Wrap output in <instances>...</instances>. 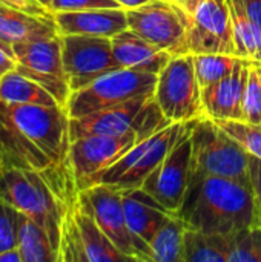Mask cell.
<instances>
[{
    "label": "cell",
    "instance_id": "20",
    "mask_svg": "<svg viewBox=\"0 0 261 262\" xmlns=\"http://www.w3.org/2000/svg\"><path fill=\"white\" fill-rule=\"evenodd\" d=\"M111 40L118 68L158 74L172 57V54L151 45L131 29L122 31Z\"/></svg>",
    "mask_w": 261,
    "mask_h": 262
},
{
    "label": "cell",
    "instance_id": "1",
    "mask_svg": "<svg viewBox=\"0 0 261 262\" xmlns=\"http://www.w3.org/2000/svg\"><path fill=\"white\" fill-rule=\"evenodd\" d=\"M177 215L188 229L223 236L261 226L252 187L214 175L191 178L183 207Z\"/></svg>",
    "mask_w": 261,
    "mask_h": 262
},
{
    "label": "cell",
    "instance_id": "13",
    "mask_svg": "<svg viewBox=\"0 0 261 262\" xmlns=\"http://www.w3.org/2000/svg\"><path fill=\"white\" fill-rule=\"evenodd\" d=\"M195 121V120H194ZM194 124V123H192ZM192 126L182 135L166 158L145 180L142 189L154 196L168 212L177 215L185 203L192 173Z\"/></svg>",
    "mask_w": 261,
    "mask_h": 262
},
{
    "label": "cell",
    "instance_id": "38",
    "mask_svg": "<svg viewBox=\"0 0 261 262\" xmlns=\"http://www.w3.org/2000/svg\"><path fill=\"white\" fill-rule=\"evenodd\" d=\"M172 3H175L177 6H180L182 9H185L189 15L198 8V5L203 2V0H171Z\"/></svg>",
    "mask_w": 261,
    "mask_h": 262
},
{
    "label": "cell",
    "instance_id": "28",
    "mask_svg": "<svg viewBox=\"0 0 261 262\" xmlns=\"http://www.w3.org/2000/svg\"><path fill=\"white\" fill-rule=\"evenodd\" d=\"M237 55L226 54H195L194 55V68L198 84L202 89L215 84L229 75L237 63Z\"/></svg>",
    "mask_w": 261,
    "mask_h": 262
},
{
    "label": "cell",
    "instance_id": "25",
    "mask_svg": "<svg viewBox=\"0 0 261 262\" xmlns=\"http://www.w3.org/2000/svg\"><path fill=\"white\" fill-rule=\"evenodd\" d=\"M232 18L235 55L261 61V28L248 15L242 0H228Z\"/></svg>",
    "mask_w": 261,
    "mask_h": 262
},
{
    "label": "cell",
    "instance_id": "41",
    "mask_svg": "<svg viewBox=\"0 0 261 262\" xmlns=\"http://www.w3.org/2000/svg\"><path fill=\"white\" fill-rule=\"evenodd\" d=\"M38 2H40L42 5H45V6H46V8L49 9V5H51V0H38Z\"/></svg>",
    "mask_w": 261,
    "mask_h": 262
},
{
    "label": "cell",
    "instance_id": "21",
    "mask_svg": "<svg viewBox=\"0 0 261 262\" xmlns=\"http://www.w3.org/2000/svg\"><path fill=\"white\" fill-rule=\"evenodd\" d=\"M57 34L54 15L43 17L0 5V41L12 46Z\"/></svg>",
    "mask_w": 261,
    "mask_h": 262
},
{
    "label": "cell",
    "instance_id": "35",
    "mask_svg": "<svg viewBox=\"0 0 261 262\" xmlns=\"http://www.w3.org/2000/svg\"><path fill=\"white\" fill-rule=\"evenodd\" d=\"M249 177H251V187L261 213V160L251 154H249Z\"/></svg>",
    "mask_w": 261,
    "mask_h": 262
},
{
    "label": "cell",
    "instance_id": "26",
    "mask_svg": "<svg viewBox=\"0 0 261 262\" xmlns=\"http://www.w3.org/2000/svg\"><path fill=\"white\" fill-rule=\"evenodd\" d=\"M229 236L203 233L186 227L182 262H228Z\"/></svg>",
    "mask_w": 261,
    "mask_h": 262
},
{
    "label": "cell",
    "instance_id": "30",
    "mask_svg": "<svg viewBox=\"0 0 261 262\" xmlns=\"http://www.w3.org/2000/svg\"><path fill=\"white\" fill-rule=\"evenodd\" d=\"M242 121L261 124V61L251 60L243 92Z\"/></svg>",
    "mask_w": 261,
    "mask_h": 262
},
{
    "label": "cell",
    "instance_id": "9",
    "mask_svg": "<svg viewBox=\"0 0 261 262\" xmlns=\"http://www.w3.org/2000/svg\"><path fill=\"white\" fill-rule=\"evenodd\" d=\"M123 189L109 184H94L78 192L80 204L94 218L98 227L115 244V247L131 261L151 262L149 247L131 232L123 201Z\"/></svg>",
    "mask_w": 261,
    "mask_h": 262
},
{
    "label": "cell",
    "instance_id": "15",
    "mask_svg": "<svg viewBox=\"0 0 261 262\" xmlns=\"http://www.w3.org/2000/svg\"><path fill=\"white\" fill-rule=\"evenodd\" d=\"M140 140L137 134L89 135L72 140L68 150V166L77 189L85 190L98 173L120 160Z\"/></svg>",
    "mask_w": 261,
    "mask_h": 262
},
{
    "label": "cell",
    "instance_id": "40",
    "mask_svg": "<svg viewBox=\"0 0 261 262\" xmlns=\"http://www.w3.org/2000/svg\"><path fill=\"white\" fill-rule=\"evenodd\" d=\"M123 9H132V8H138L148 2H152V0H115Z\"/></svg>",
    "mask_w": 261,
    "mask_h": 262
},
{
    "label": "cell",
    "instance_id": "33",
    "mask_svg": "<svg viewBox=\"0 0 261 262\" xmlns=\"http://www.w3.org/2000/svg\"><path fill=\"white\" fill-rule=\"evenodd\" d=\"M95 8H122L115 0H51L49 11L65 12V11H85Z\"/></svg>",
    "mask_w": 261,
    "mask_h": 262
},
{
    "label": "cell",
    "instance_id": "12",
    "mask_svg": "<svg viewBox=\"0 0 261 262\" xmlns=\"http://www.w3.org/2000/svg\"><path fill=\"white\" fill-rule=\"evenodd\" d=\"M62 57L71 92L118 69L112 52V40L108 37L82 34L62 35Z\"/></svg>",
    "mask_w": 261,
    "mask_h": 262
},
{
    "label": "cell",
    "instance_id": "5",
    "mask_svg": "<svg viewBox=\"0 0 261 262\" xmlns=\"http://www.w3.org/2000/svg\"><path fill=\"white\" fill-rule=\"evenodd\" d=\"M192 123L194 120L188 123H171L157 134L137 141L120 160L98 173L88 187L94 184H109L123 190L142 187L145 180L158 167Z\"/></svg>",
    "mask_w": 261,
    "mask_h": 262
},
{
    "label": "cell",
    "instance_id": "34",
    "mask_svg": "<svg viewBox=\"0 0 261 262\" xmlns=\"http://www.w3.org/2000/svg\"><path fill=\"white\" fill-rule=\"evenodd\" d=\"M0 5L3 6H9V8H15L29 14H35V15H43V17H51L54 15L45 5H42L38 0H0Z\"/></svg>",
    "mask_w": 261,
    "mask_h": 262
},
{
    "label": "cell",
    "instance_id": "7",
    "mask_svg": "<svg viewBox=\"0 0 261 262\" xmlns=\"http://www.w3.org/2000/svg\"><path fill=\"white\" fill-rule=\"evenodd\" d=\"M154 100L171 123H188L205 117L192 54H177L169 58L157 74Z\"/></svg>",
    "mask_w": 261,
    "mask_h": 262
},
{
    "label": "cell",
    "instance_id": "19",
    "mask_svg": "<svg viewBox=\"0 0 261 262\" xmlns=\"http://www.w3.org/2000/svg\"><path fill=\"white\" fill-rule=\"evenodd\" d=\"M122 201L131 232L148 247L157 230L174 215L142 187L125 189L122 192Z\"/></svg>",
    "mask_w": 261,
    "mask_h": 262
},
{
    "label": "cell",
    "instance_id": "27",
    "mask_svg": "<svg viewBox=\"0 0 261 262\" xmlns=\"http://www.w3.org/2000/svg\"><path fill=\"white\" fill-rule=\"evenodd\" d=\"M186 224L180 215H171L149 243L151 262H182Z\"/></svg>",
    "mask_w": 261,
    "mask_h": 262
},
{
    "label": "cell",
    "instance_id": "31",
    "mask_svg": "<svg viewBox=\"0 0 261 262\" xmlns=\"http://www.w3.org/2000/svg\"><path fill=\"white\" fill-rule=\"evenodd\" d=\"M234 140H237L243 149L261 160V124H252L242 120L217 121Z\"/></svg>",
    "mask_w": 261,
    "mask_h": 262
},
{
    "label": "cell",
    "instance_id": "36",
    "mask_svg": "<svg viewBox=\"0 0 261 262\" xmlns=\"http://www.w3.org/2000/svg\"><path fill=\"white\" fill-rule=\"evenodd\" d=\"M17 68V61L14 57V51L11 45H6L0 41V77H3L6 72Z\"/></svg>",
    "mask_w": 261,
    "mask_h": 262
},
{
    "label": "cell",
    "instance_id": "8",
    "mask_svg": "<svg viewBox=\"0 0 261 262\" xmlns=\"http://www.w3.org/2000/svg\"><path fill=\"white\" fill-rule=\"evenodd\" d=\"M5 109L20 134L34 143L55 166L68 164L71 138L66 107L58 104L45 106L5 103Z\"/></svg>",
    "mask_w": 261,
    "mask_h": 262
},
{
    "label": "cell",
    "instance_id": "14",
    "mask_svg": "<svg viewBox=\"0 0 261 262\" xmlns=\"http://www.w3.org/2000/svg\"><path fill=\"white\" fill-rule=\"evenodd\" d=\"M183 54L235 55L232 18L228 0H203L189 15Z\"/></svg>",
    "mask_w": 261,
    "mask_h": 262
},
{
    "label": "cell",
    "instance_id": "29",
    "mask_svg": "<svg viewBox=\"0 0 261 262\" xmlns=\"http://www.w3.org/2000/svg\"><path fill=\"white\" fill-rule=\"evenodd\" d=\"M228 262H261V226L238 230L229 236Z\"/></svg>",
    "mask_w": 261,
    "mask_h": 262
},
{
    "label": "cell",
    "instance_id": "3",
    "mask_svg": "<svg viewBox=\"0 0 261 262\" xmlns=\"http://www.w3.org/2000/svg\"><path fill=\"white\" fill-rule=\"evenodd\" d=\"M169 124L171 121L163 115L154 94H151L78 118H69V138L72 141L89 135L137 134L145 140Z\"/></svg>",
    "mask_w": 261,
    "mask_h": 262
},
{
    "label": "cell",
    "instance_id": "24",
    "mask_svg": "<svg viewBox=\"0 0 261 262\" xmlns=\"http://www.w3.org/2000/svg\"><path fill=\"white\" fill-rule=\"evenodd\" d=\"M0 101L11 104H58V101L43 86L17 69L0 77Z\"/></svg>",
    "mask_w": 261,
    "mask_h": 262
},
{
    "label": "cell",
    "instance_id": "23",
    "mask_svg": "<svg viewBox=\"0 0 261 262\" xmlns=\"http://www.w3.org/2000/svg\"><path fill=\"white\" fill-rule=\"evenodd\" d=\"M17 249L23 262H58V253L46 230L20 212L17 216Z\"/></svg>",
    "mask_w": 261,
    "mask_h": 262
},
{
    "label": "cell",
    "instance_id": "2",
    "mask_svg": "<svg viewBox=\"0 0 261 262\" xmlns=\"http://www.w3.org/2000/svg\"><path fill=\"white\" fill-rule=\"evenodd\" d=\"M75 198L63 196L45 172L0 167V200L42 226L57 253L63 218Z\"/></svg>",
    "mask_w": 261,
    "mask_h": 262
},
{
    "label": "cell",
    "instance_id": "4",
    "mask_svg": "<svg viewBox=\"0 0 261 262\" xmlns=\"http://www.w3.org/2000/svg\"><path fill=\"white\" fill-rule=\"evenodd\" d=\"M194 177H223L251 186L249 154L215 120L197 118L191 130Z\"/></svg>",
    "mask_w": 261,
    "mask_h": 262
},
{
    "label": "cell",
    "instance_id": "6",
    "mask_svg": "<svg viewBox=\"0 0 261 262\" xmlns=\"http://www.w3.org/2000/svg\"><path fill=\"white\" fill-rule=\"evenodd\" d=\"M157 74L118 68L111 71L88 86L72 91L66 101L69 118H78L106 107H112L129 100L154 94Z\"/></svg>",
    "mask_w": 261,
    "mask_h": 262
},
{
    "label": "cell",
    "instance_id": "18",
    "mask_svg": "<svg viewBox=\"0 0 261 262\" xmlns=\"http://www.w3.org/2000/svg\"><path fill=\"white\" fill-rule=\"evenodd\" d=\"M54 20L60 35L82 34L108 37L128 29V17L123 8H95L85 11L54 12Z\"/></svg>",
    "mask_w": 261,
    "mask_h": 262
},
{
    "label": "cell",
    "instance_id": "32",
    "mask_svg": "<svg viewBox=\"0 0 261 262\" xmlns=\"http://www.w3.org/2000/svg\"><path fill=\"white\" fill-rule=\"evenodd\" d=\"M17 216L18 212L0 200V253L17 247Z\"/></svg>",
    "mask_w": 261,
    "mask_h": 262
},
{
    "label": "cell",
    "instance_id": "39",
    "mask_svg": "<svg viewBox=\"0 0 261 262\" xmlns=\"http://www.w3.org/2000/svg\"><path fill=\"white\" fill-rule=\"evenodd\" d=\"M0 262H23V258H22L20 250L15 247V249L0 253Z\"/></svg>",
    "mask_w": 261,
    "mask_h": 262
},
{
    "label": "cell",
    "instance_id": "17",
    "mask_svg": "<svg viewBox=\"0 0 261 262\" xmlns=\"http://www.w3.org/2000/svg\"><path fill=\"white\" fill-rule=\"evenodd\" d=\"M66 166V164H65ZM0 167L46 172L55 166L34 143L26 140L0 101Z\"/></svg>",
    "mask_w": 261,
    "mask_h": 262
},
{
    "label": "cell",
    "instance_id": "10",
    "mask_svg": "<svg viewBox=\"0 0 261 262\" xmlns=\"http://www.w3.org/2000/svg\"><path fill=\"white\" fill-rule=\"evenodd\" d=\"M125 11L128 29L172 55L183 54L189 28V14L185 9L171 0H152Z\"/></svg>",
    "mask_w": 261,
    "mask_h": 262
},
{
    "label": "cell",
    "instance_id": "37",
    "mask_svg": "<svg viewBox=\"0 0 261 262\" xmlns=\"http://www.w3.org/2000/svg\"><path fill=\"white\" fill-rule=\"evenodd\" d=\"M248 15L261 28V0H242Z\"/></svg>",
    "mask_w": 261,
    "mask_h": 262
},
{
    "label": "cell",
    "instance_id": "22",
    "mask_svg": "<svg viewBox=\"0 0 261 262\" xmlns=\"http://www.w3.org/2000/svg\"><path fill=\"white\" fill-rule=\"evenodd\" d=\"M72 215L85 262L131 261L115 247V244L98 227L94 218L85 210V207L80 204L78 196L72 204Z\"/></svg>",
    "mask_w": 261,
    "mask_h": 262
},
{
    "label": "cell",
    "instance_id": "16",
    "mask_svg": "<svg viewBox=\"0 0 261 262\" xmlns=\"http://www.w3.org/2000/svg\"><path fill=\"white\" fill-rule=\"evenodd\" d=\"M251 60L238 57L232 72L223 80L202 89L203 115L215 121L242 120V103Z\"/></svg>",
    "mask_w": 261,
    "mask_h": 262
},
{
    "label": "cell",
    "instance_id": "11",
    "mask_svg": "<svg viewBox=\"0 0 261 262\" xmlns=\"http://www.w3.org/2000/svg\"><path fill=\"white\" fill-rule=\"evenodd\" d=\"M17 71L43 86L60 106H66L71 88L63 68L62 35L12 45Z\"/></svg>",
    "mask_w": 261,
    "mask_h": 262
}]
</instances>
